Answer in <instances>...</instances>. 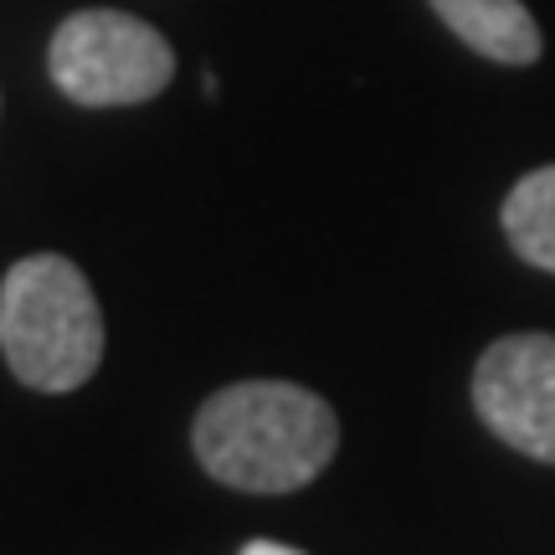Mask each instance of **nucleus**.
<instances>
[{
	"mask_svg": "<svg viewBox=\"0 0 555 555\" xmlns=\"http://www.w3.org/2000/svg\"><path fill=\"white\" fill-rule=\"evenodd\" d=\"M339 448L330 401L294 380L227 386L196 416V457L206 474L247 494H288L314 483Z\"/></svg>",
	"mask_w": 555,
	"mask_h": 555,
	"instance_id": "obj_1",
	"label": "nucleus"
},
{
	"mask_svg": "<svg viewBox=\"0 0 555 555\" xmlns=\"http://www.w3.org/2000/svg\"><path fill=\"white\" fill-rule=\"evenodd\" d=\"M0 356L31 391H78L103 360V314L78 262L21 258L0 283Z\"/></svg>",
	"mask_w": 555,
	"mask_h": 555,
	"instance_id": "obj_2",
	"label": "nucleus"
},
{
	"mask_svg": "<svg viewBox=\"0 0 555 555\" xmlns=\"http://www.w3.org/2000/svg\"><path fill=\"white\" fill-rule=\"evenodd\" d=\"M47 67L82 108H124L165 93V82L176 78V52L150 21L124 11H78L57 26Z\"/></svg>",
	"mask_w": 555,
	"mask_h": 555,
	"instance_id": "obj_3",
	"label": "nucleus"
},
{
	"mask_svg": "<svg viewBox=\"0 0 555 555\" xmlns=\"http://www.w3.org/2000/svg\"><path fill=\"white\" fill-rule=\"evenodd\" d=\"M474 406L509 448L555 463V335L494 339L474 371Z\"/></svg>",
	"mask_w": 555,
	"mask_h": 555,
	"instance_id": "obj_4",
	"label": "nucleus"
},
{
	"mask_svg": "<svg viewBox=\"0 0 555 555\" xmlns=\"http://www.w3.org/2000/svg\"><path fill=\"white\" fill-rule=\"evenodd\" d=\"M433 11L483 57L509 67H530L540 57V26L519 0H433Z\"/></svg>",
	"mask_w": 555,
	"mask_h": 555,
	"instance_id": "obj_5",
	"label": "nucleus"
},
{
	"mask_svg": "<svg viewBox=\"0 0 555 555\" xmlns=\"http://www.w3.org/2000/svg\"><path fill=\"white\" fill-rule=\"evenodd\" d=\"M504 232L525 262L555 273V165L530 170L504 201Z\"/></svg>",
	"mask_w": 555,
	"mask_h": 555,
	"instance_id": "obj_6",
	"label": "nucleus"
},
{
	"mask_svg": "<svg viewBox=\"0 0 555 555\" xmlns=\"http://www.w3.org/2000/svg\"><path fill=\"white\" fill-rule=\"evenodd\" d=\"M242 555H304V551H294V545H278V540H247V545H242Z\"/></svg>",
	"mask_w": 555,
	"mask_h": 555,
	"instance_id": "obj_7",
	"label": "nucleus"
}]
</instances>
